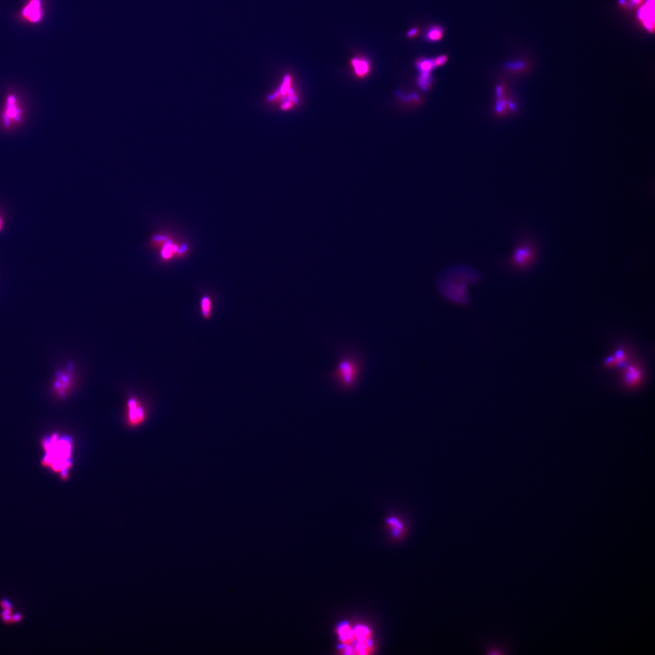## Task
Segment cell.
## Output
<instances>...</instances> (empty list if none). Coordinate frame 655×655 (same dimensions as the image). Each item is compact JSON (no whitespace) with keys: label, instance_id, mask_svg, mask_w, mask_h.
I'll return each mask as SVG.
<instances>
[{"label":"cell","instance_id":"cell-1","mask_svg":"<svg viewBox=\"0 0 655 655\" xmlns=\"http://www.w3.org/2000/svg\"><path fill=\"white\" fill-rule=\"evenodd\" d=\"M483 279V275L474 268L457 265L446 268L439 274L436 287L444 299L465 305L470 301L468 288L479 283Z\"/></svg>","mask_w":655,"mask_h":655},{"label":"cell","instance_id":"cell-2","mask_svg":"<svg viewBox=\"0 0 655 655\" xmlns=\"http://www.w3.org/2000/svg\"><path fill=\"white\" fill-rule=\"evenodd\" d=\"M41 445L45 452L42 466L60 474L62 480L67 481L73 466V439L68 435L53 433L43 438Z\"/></svg>","mask_w":655,"mask_h":655},{"label":"cell","instance_id":"cell-3","mask_svg":"<svg viewBox=\"0 0 655 655\" xmlns=\"http://www.w3.org/2000/svg\"><path fill=\"white\" fill-rule=\"evenodd\" d=\"M363 370L362 359L359 354L351 349H344L339 354L336 367L329 378L339 390L352 391L358 384Z\"/></svg>","mask_w":655,"mask_h":655},{"label":"cell","instance_id":"cell-4","mask_svg":"<svg viewBox=\"0 0 655 655\" xmlns=\"http://www.w3.org/2000/svg\"><path fill=\"white\" fill-rule=\"evenodd\" d=\"M509 257L503 258L499 266L511 273H523L528 271L538 257V248L533 239L528 235H519Z\"/></svg>","mask_w":655,"mask_h":655},{"label":"cell","instance_id":"cell-5","mask_svg":"<svg viewBox=\"0 0 655 655\" xmlns=\"http://www.w3.org/2000/svg\"><path fill=\"white\" fill-rule=\"evenodd\" d=\"M74 384V368L69 364L67 368L59 369L55 373L52 389L55 395L61 399L67 398Z\"/></svg>","mask_w":655,"mask_h":655},{"label":"cell","instance_id":"cell-6","mask_svg":"<svg viewBox=\"0 0 655 655\" xmlns=\"http://www.w3.org/2000/svg\"><path fill=\"white\" fill-rule=\"evenodd\" d=\"M151 243L154 247L159 249L160 257L164 260H168L171 258L176 253H184L185 248H178L173 244L166 235L157 234L153 235Z\"/></svg>","mask_w":655,"mask_h":655},{"label":"cell","instance_id":"cell-7","mask_svg":"<svg viewBox=\"0 0 655 655\" xmlns=\"http://www.w3.org/2000/svg\"><path fill=\"white\" fill-rule=\"evenodd\" d=\"M146 411L145 407L136 398H130L126 404V422L131 427H139L145 421Z\"/></svg>","mask_w":655,"mask_h":655},{"label":"cell","instance_id":"cell-8","mask_svg":"<svg viewBox=\"0 0 655 655\" xmlns=\"http://www.w3.org/2000/svg\"><path fill=\"white\" fill-rule=\"evenodd\" d=\"M21 17L30 24H38L43 18L42 0H28L20 12Z\"/></svg>","mask_w":655,"mask_h":655},{"label":"cell","instance_id":"cell-9","mask_svg":"<svg viewBox=\"0 0 655 655\" xmlns=\"http://www.w3.org/2000/svg\"><path fill=\"white\" fill-rule=\"evenodd\" d=\"M496 111L500 116H504L507 113L513 112L516 110L512 100L509 99L507 86L504 83H500L496 88Z\"/></svg>","mask_w":655,"mask_h":655},{"label":"cell","instance_id":"cell-10","mask_svg":"<svg viewBox=\"0 0 655 655\" xmlns=\"http://www.w3.org/2000/svg\"><path fill=\"white\" fill-rule=\"evenodd\" d=\"M385 522L391 535L395 539L402 538L407 532V525L404 519L397 514H389L386 516Z\"/></svg>","mask_w":655,"mask_h":655},{"label":"cell","instance_id":"cell-11","mask_svg":"<svg viewBox=\"0 0 655 655\" xmlns=\"http://www.w3.org/2000/svg\"><path fill=\"white\" fill-rule=\"evenodd\" d=\"M336 633L339 637L340 647H350L353 650L352 647L355 643V635L353 627L348 622H343L337 627Z\"/></svg>","mask_w":655,"mask_h":655},{"label":"cell","instance_id":"cell-12","mask_svg":"<svg viewBox=\"0 0 655 655\" xmlns=\"http://www.w3.org/2000/svg\"><path fill=\"white\" fill-rule=\"evenodd\" d=\"M422 34V38L428 43H438L444 38L445 34V29L441 25L431 24L428 25L424 29Z\"/></svg>","mask_w":655,"mask_h":655},{"label":"cell","instance_id":"cell-13","mask_svg":"<svg viewBox=\"0 0 655 655\" xmlns=\"http://www.w3.org/2000/svg\"><path fill=\"white\" fill-rule=\"evenodd\" d=\"M642 379L641 369L638 365L631 364L624 370L623 381L628 387H635L640 384Z\"/></svg>","mask_w":655,"mask_h":655},{"label":"cell","instance_id":"cell-14","mask_svg":"<svg viewBox=\"0 0 655 655\" xmlns=\"http://www.w3.org/2000/svg\"><path fill=\"white\" fill-rule=\"evenodd\" d=\"M640 18L644 21L648 29H653L654 24V1L648 0L646 5L641 9Z\"/></svg>","mask_w":655,"mask_h":655},{"label":"cell","instance_id":"cell-15","mask_svg":"<svg viewBox=\"0 0 655 655\" xmlns=\"http://www.w3.org/2000/svg\"><path fill=\"white\" fill-rule=\"evenodd\" d=\"M352 65L355 73L359 77H365L369 71V63L364 58L356 57L352 60Z\"/></svg>","mask_w":655,"mask_h":655},{"label":"cell","instance_id":"cell-16","mask_svg":"<svg viewBox=\"0 0 655 655\" xmlns=\"http://www.w3.org/2000/svg\"><path fill=\"white\" fill-rule=\"evenodd\" d=\"M213 307L212 301L211 298L208 296L203 297L200 303V313L203 318L208 320L211 318L212 315Z\"/></svg>","mask_w":655,"mask_h":655},{"label":"cell","instance_id":"cell-17","mask_svg":"<svg viewBox=\"0 0 655 655\" xmlns=\"http://www.w3.org/2000/svg\"><path fill=\"white\" fill-rule=\"evenodd\" d=\"M416 67L421 73H431L434 69L433 58L422 57L416 61Z\"/></svg>","mask_w":655,"mask_h":655},{"label":"cell","instance_id":"cell-18","mask_svg":"<svg viewBox=\"0 0 655 655\" xmlns=\"http://www.w3.org/2000/svg\"><path fill=\"white\" fill-rule=\"evenodd\" d=\"M526 68V62L522 60L509 61L504 64V69L512 74H518L520 71L525 70Z\"/></svg>","mask_w":655,"mask_h":655},{"label":"cell","instance_id":"cell-19","mask_svg":"<svg viewBox=\"0 0 655 655\" xmlns=\"http://www.w3.org/2000/svg\"><path fill=\"white\" fill-rule=\"evenodd\" d=\"M418 83L419 86L424 90L427 91L430 89L432 86L431 73H421L420 76L419 77Z\"/></svg>","mask_w":655,"mask_h":655},{"label":"cell","instance_id":"cell-20","mask_svg":"<svg viewBox=\"0 0 655 655\" xmlns=\"http://www.w3.org/2000/svg\"><path fill=\"white\" fill-rule=\"evenodd\" d=\"M614 356L616 362H617V365L620 366V367H622V366L625 365L627 360V353L625 352L624 349L622 348H618L617 351H616Z\"/></svg>","mask_w":655,"mask_h":655},{"label":"cell","instance_id":"cell-21","mask_svg":"<svg viewBox=\"0 0 655 655\" xmlns=\"http://www.w3.org/2000/svg\"><path fill=\"white\" fill-rule=\"evenodd\" d=\"M448 57L447 55L441 54L433 58L434 68L441 67L447 63Z\"/></svg>","mask_w":655,"mask_h":655},{"label":"cell","instance_id":"cell-22","mask_svg":"<svg viewBox=\"0 0 655 655\" xmlns=\"http://www.w3.org/2000/svg\"><path fill=\"white\" fill-rule=\"evenodd\" d=\"M420 28L417 27V26H414V27L409 29L407 33V37L409 39L415 38L420 35Z\"/></svg>","mask_w":655,"mask_h":655},{"label":"cell","instance_id":"cell-23","mask_svg":"<svg viewBox=\"0 0 655 655\" xmlns=\"http://www.w3.org/2000/svg\"><path fill=\"white\" fill-rule=\"evenodd\" d=\"M0 606L3 609H8V610H13L12 602L8 599L5 598L0 601Z\"/></svg>","mask_w":655,"mask_h":655},{"label":"cell","instance_id":"cell-24","mask_svg":"<svg viewBox=\"0 0 655 655\" xmlns=\"http://www.w3.org/2000/svg\"><path fill=\"white\" fill-rule=\"evenodd\" d=\"M604 365L607 366V367H612V366L617 365V362H616L614 355L609 356L608 358L606 359L604 362Z\"/></svg>","mask_w":655,"mask_h":655},{"label":"cell","instance_id":"cell-25","mask_svg":"<svg viewBox=\"0 0 655 655\" xmlns=\"http://www.w3.org/2000/svg\"><path fill=\"white\" fill-rule=\"evenodd\" d=\"M12 614L2 615V621L6 624H12Z\"/></svg>","mask_w":655,"mask_h":655},{"label":"cell","instance_id":"cell-26","mask_svg":"<svg viewBox=\"0 0 655 655\" xmlns=\"http://www.w3.org/2000/svg\"><path fill=\"white\" fill-rule=\"evenodd\" d=\"M23 619V615L20 613H16L12 615V623H16L20 621Z\"/></svg>","mask_w":655,"mask_h":655},{"label":"cell","instance_id":"cell-27","mask_svg":"<svg viewBox=\"0 0 655 655\" xmlns=\"http://www.w3.org/2000/svg\"><path fill=\"white\" fill-rule=\"evenodd\" d=\"M2 225H3L2 220L1 218H0V231H1V229H2Z\"/></svg>","mask_w":655,"mask_h":655},{"label":"cell","instance_id":"cell-28","mask_svg":"<svg viewBox=\"0 0 655 655\" xmlns=\"http://www.w3.org/2000/svg\"><path fill=\"white\" fill-rule=\"evenodd\" d=\"M633 2L635 3H638L640 2V0H633Z\"/></svg>","mask_w":655,"mask_h":655}]
</instances>
